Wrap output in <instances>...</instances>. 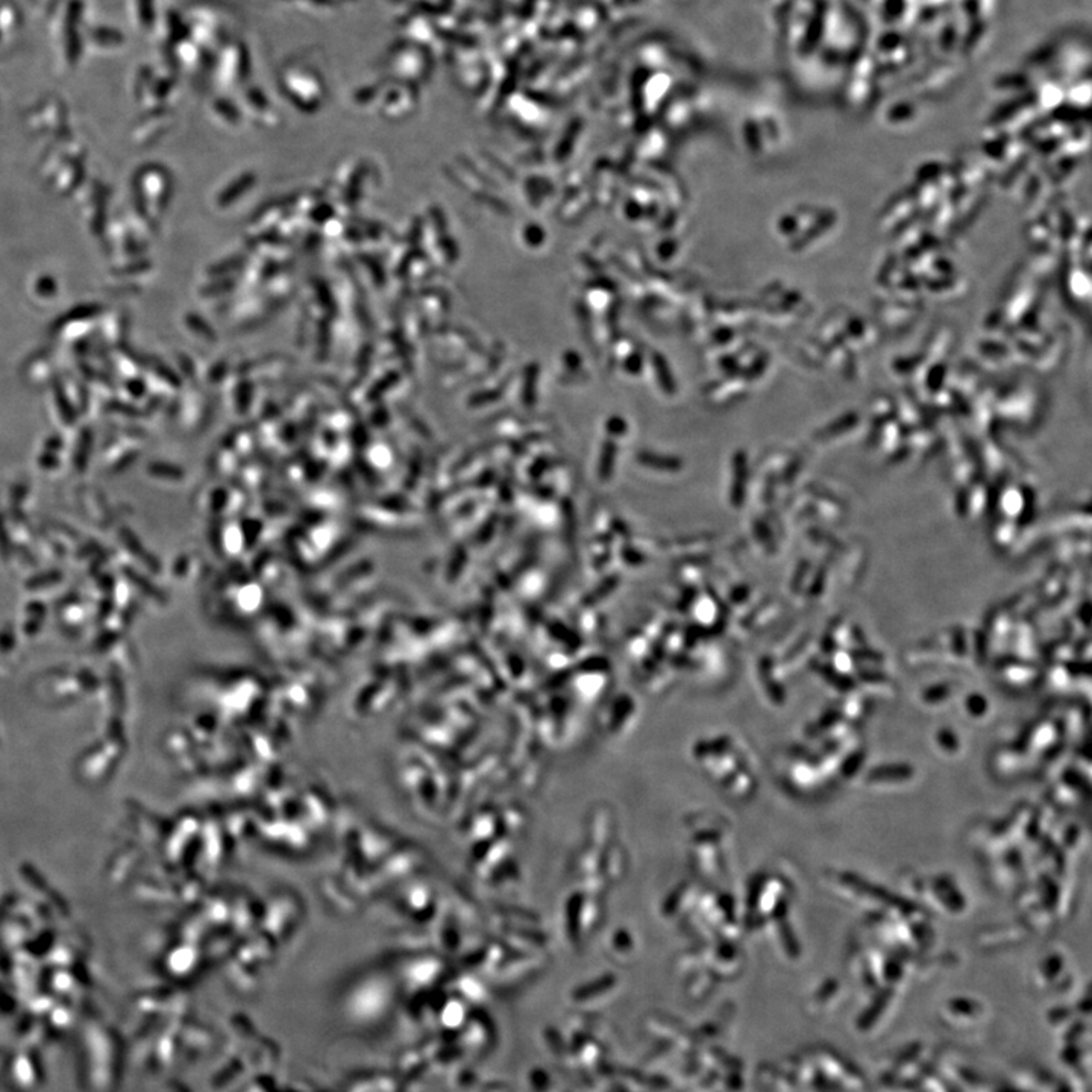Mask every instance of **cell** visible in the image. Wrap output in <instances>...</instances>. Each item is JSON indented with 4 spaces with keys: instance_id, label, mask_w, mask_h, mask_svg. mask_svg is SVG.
<instances>
[{
    "instance_id": "cell-1",
    "label": "cell",
    "mask_w": 1092,
    "mask_h": 1092,
    "mask_svg": "<svg viewBox=\"0 0 1092 1092\" xmlns=\"http://www.w3.org/2000/svg\"><path fill=\"white\" fill-rule=\"evenodd\" d=\"M909 775H912V769L909 767L877 768V769H872L869 780L871 782H900L902 779H909Z\"/></svg>"
},
{
    "instance_id": "cell-2",
    "label": "cell",
    "mask_w": 1092,
    "mask_h": 1092,
    "mask_svg": "<svg viewBox=\"0 0 1092 1092\" xmlns=\"http://www.w3.org/2000/svg\"><path fill=\"white\" fill-rule=\"evenodd\" d=\"M904 0H886L885 2V16L889 20H897L902 16L904 11Z\"/></svg>"
}]
</instances>
